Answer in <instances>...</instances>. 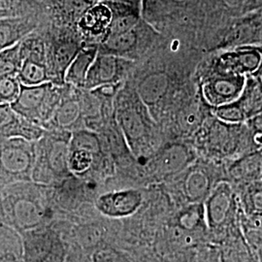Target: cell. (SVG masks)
<instances>
[{
  "label": "cell",
  "instance_id": "cell-1",
  "mask_svg": "<svg viewBox=\"0 0 262 262\" xmlns=\"http://www.w3.org/2000/svg\"><path fill=\"white\" fill-rule=\"evenodd\" d=\"M34 186L29 182L13 183L0 200L1 215L6 225L19 233L43 226L47 219V208Z\"/></svg>",
  "mask_w": 262,
  "mask_h": 262
},
{
  "label": "cell",
  "instance_id": "cell-2",
  "mask_svg": "<svg viewBox=\"0 0 262 262\" xmlns=\"http://www.w3.org/2000/svg\"><path fill=\"white\" fill-rule=\"evenodd\" d=\"M72 133L64 130H47L36 142V161L32 181L36 184H50L67 176L70 140Z\"/></svg>",
  "mask_w": 262,
  "mask_h": 262
},
{
  "label": "cell",
  "instance_id": "cell-3",
  "mask_svg": "<svg viewBox=\"0 0 262 262\" xmlns=\"http://www.w3.org/2000/svg\"><path fill=\"white\" fill-rule=\"evenodd\" d=\"M60 102L61 93L52 82L30 86L21 84L19 96L11 107L20 118L46 126Z\"/></svg>",
  "mask_w": 262,
  "mask_h": 262
},
{
  "label": "cell",
  "instance_id": "cell-4",
  "mask_svg": "<svg viewBox=\"0 0 262 262\" xmlns=\"http://www.w3.org/2000/svg\"><path fill=\"white\" fill-rule=\"evenodd\" d=\"M36 161V143L19 137L0 141V174L12 182H30Z\"/></svg>",
  "mask_w": 262,
  "mask_h": 262
},
{
  "label": "cell",
  "instance_id": "cell-5",
  "mask_svg": "<svg viewBox=\"0 0 262 262\" xmlns=\"http://www.w3.org/2000/svg\"><path fill=\"white\" fill-rule=\"evenodd\" d=\"M21 234L23 262H64L66 250L60 236L43 225Z\"/></svg>",
  "mask_w": 262,
  "mask_h": 262
},
{
  "label": "cell",
  "instance_id": "cell-6",
  "mask_svg": "<svg viewBox=\"0 0 262 262\" xmlns=\"http://www.w3.org/2000/svg\"><path fill=\"white\" fill-rule=\"evenodd\" d=\"M206 225L210 228L222 227L239 211L238 196L228 182L216 185L203 203Z\"/></svg>",
  "mask_w": 262,
  "mask_h": 262
},
{
  "label": "cell",
  "instance_id": "cell-7",
  "mask_svg": "<svg viewBox=\"0 0 262 262\" xmlns=\"http://www.w3.org/2000/svg\"><path fill=\"white\" fill-rule=\"evenodd\" d=\"M129 63V60L122 56L98 52L86 76L84 89L95 90L107 84H118L126 72Z\"/></svg>",
  "mask_w": 262,
  "mask_h": 262
},
{
  "label": "cell",
  "instance_id": "cell-8",
  "mask_svg": "<svg viewBox=\"0 0 262 262\" xmlns=\"http://www.w3.org/2000/svg\"><path fill=\"white\" fill-rule=\"evenodd\" d=\"M246 77L227 72L214 76L203 84V97L215 108L234 102L243 92Z\"/></svg>",
  "mask_w": 262,
  "mask_h": 262
},
{
  "label": "cell",
  "instance_id": "cell-9",
  "mask_svg": "<svg viewBox=\"0 0 262 262\" xmlns=\"http://www.w3.org/2000/svg\"><path fill=\"white\" fill-rule=\"evenodd\" d=\"M143 202V193L138 189H123L107 192L97 198L95 206L104 215L122 219L133 215Z\"/></svg>",
  "mask_w": 262,
  "mask_h": 262
},
{
  "label": "cell",
  "instance_id": "cell-10",
  "mask_svg": "<svg viewBox=\"0 0 262 262\" xmlns=\"http://www.w3.org/2000/svg\"><path fill=\"white\" fill-rule=\"evenodd\" d=\"M193 159L191 150L186 145L173 143L159 151L155 160L156 171L164 176L183 172Z\"/></svg>",
  "mask_w": 262,
  "mask_h": 262
},
{
  "label": "cell",
  "instance_id": "cell-11",
  "mask_svg": "<svg viewBox=\"0 0 262 262\" xmlns=\"http://www.w3.org/2000/svg\"><path fill=\"white\" fill-rule=\"evenodd\" d=\"M227 173L237 186L262 181V148L233 159Z\"/></svg>",
  "mask_w": 262,
  "mask_h": 262
},
{
  "label": "cell",
  "instance_id": "cell-12",
  "mask_svg": "<svg viewBox=\"0 0 262 262\" xmlns=\"http://www.w3.org/2000/svg\"><path fill=\"white\" fill-rule=\"evenodd\" d=\"M182 179V190L187 202L204 203L211 193L212 178L206 169L200 165H192L186 169Z\"/></svg>",
  "mask_w": 262,
  "mask_h": 262
},
{
  "label": "cell",
  "instance_id": "cell-13",
  "mask_svg": "<svg viewBox=\"0 0 262 262\" xmlns=\"http://www.w3.org/2000/svg\"><path fill=\"white\" fill-rule=\"evenodd\" d=\"M117 122L126 143L131 148L144 140L149 127L146 120L135 106L122 107L117 112Z\"/></svg>",
  "mask_w": 262,
  "mask_h": 262
},
{
  "label": "cell",
  "instance_id": "cell-14",
  "mask_svg": "<svg viewBox=\"0 0 262 262\" xmlns=\"http://www.w3.org/2000/svg\"><path fill=\"white\" fill-rule=\"evenodd\" d=\"M224 72L237 75L254 74L262 63V53L254 48H245L226 53L222 56Z\"/></svg>",
  "mask_w": 262,
  "mask_h": 262
},
{
  "label": "cell",
  "instance_id": "cell-15",
  "mask_svg": "<svg viewBox=\"0 0 262 262\" xmlns=\"http://www.w3.org/2000/svg\"><path fill=\"white\" fill-rule=\"evenodd\" d=\"M183 6L184 0H142L140 14L149 25L159 28L178 15Z\"/></svg>",
  "mask_w": 262,
  "mask_h": 262
},
{
  "label": "cell",
  "instance_id": "cell-16",
  "mask_svg": "<svg viewBox=\"0 0 262 262\" xmlns=\"http://www.w3.org/2000/svg\"><path fill=\"white\" fill-rule=\"evenodd\" d=\"M112 12V20L107 36H114L137 28L140 19L139 12L126 2L115 0L106 2Z\"/></svg>",
  "mask_w": 262,
  "mask_h": 262
},
{
  "label": "cell",
  "instance_id": "cell-17",
  "mask_svg": "<svg viewBox=\"0 0 262 262\" xmlns=\"http://www.w3.org/2000/svg\"><path fill=\"white\" fill-rule=\"evenodd\" d=\"M169 77L163 72H156L146 76L138 85L137 94L145 106L152 107L159 103L167 94Z\"/></svg>",
  "mask_w": 262,
  "mask_h": 262
},
{
  "label": "cell",
  "instance_id": "cell-18",
  "mask_svg": "<svg viewBox=\"0 0 262 262\" xmlns=\"http://www.w3.org/2000/svg\"><path fill=\"white\" fill-rule=\"evenodd\" d=\"M244 239L257 261L262 262V214L246 215L238 211Z\"/></svg>",
  "mask_w": 262,
  "mask_h": 262
},
{
  "label": "cell",
  "instance_id": "cell-19",
  "mask_svg": "<svg viewBox=\"0 0 262 262\" xmlns=\"http://www.w3.org/2000/svg\"><path fill=\"white\" fill-rule=\"evenodd\" d=\"M98 52L96 47L82 48L66 71V83L84 88L86 76Z\"/></svg>",
  "mask_w": 262,
  "mask_h": 262
},
{
  "label": "cell",
  "instance_id": "cell-20",
  "mask_svg": "<svg viewBox=\"0 0 262 262\" xmlns=\"http://www.w3.org/2000/svg\"><path fill=\"white\" fill-rule=\"evenodd\" d=\"M247 122L262 112V86L253 75L246 77L243 92L236 100Z\"/></svg>",
  "mask_w": 262,
  "mask_h": 262
},
{
  "label": "cell",
  "instance_id": "cell-21",
  "mask_svg": "<svg viewBox=\"0 0 262 262\" xmlns=\"http://www.w3.org/2000/svg\"><path fill=\"white\" fill-rule=\"evenodd\" d=\"M30 23L23 18L0 19V53L23 42V38L31 31Z\"/></svg>",
  "mask_w": 262,
  "mask_h": 262
},
{
  "label": "cell",
  "instance_id": "cell-22",
  "mask_svg": "<svg viewBox=\"0 0 262 262\" xmlns=\"http://www.w3.org/2000/svg\"><path fill=\"white\" fill-rule=\"evenodd\" d=\"M112 20V12L106 3L93 5L79 19L80 28L90 34L98 35L109 30Z\"/></svg>",
  "mask_w": 262,
  "mask_h": 262
},
{
  "label": "cell",
  "instance_id": "cell-23",
  "mask_svg": "<svg viewBox=\"0 0 262 262\" xmlns=\"http://www.w3.org/2000/svg\"><path fill=\"white\" fill-rule=\"evenodd\" d=\"M239 210L246 214H262V181L237 186Z\"/></svg>",
  "mask_w": 262,
  "mask_h": 262
},
{
  "label": "cell",
  "instance_id": "cell-24",
  "mask_svg": "<svg viewBox=\"0 0 262 262\" xmlns=\"http://www.w3.org/2000/svg\"><path fill=\"white\" fill-rule=\"evenodd\" d=\"M18 78L23 85H39L50 83L45 59L25 57L19 68Z\"/></svg>",
  "mask_w": 262,
  "mask_h": 262
},
{
  "label": "cell",
  "instance_id": "cell-25",
  "mask_svg": "<svg viewBox=\"0 0 262 262\" xmlns=\"http://www.w3.org/2000/svg\"><path fill=\"white\" fill-rule=\"evenodd\" d=\"M81 117V106L74 99L62 100L58 105L48 125L54 127V130L68 131ZM46 124V125H47Z\"/></svg>",
  "mask_w": 262,
  "mask_h": 262
},
{
  "label": "cell",
  "instance_id": "cell-26",
  "mask_svg": "<svg viewBox=\"0 0 262 262\" xmlns=\"http://www.w3.org/2000/svg\"><path fill=\"white\" fill-rule=\"evenodd\" d=\"M138 33L136 28L122 34L107 36L100 53L122 56L131 53L138 45Z\"/></svg>",
  "mask_w": 262,
  "mask_h": 262
},
{
  "label": "cell",
  "instance_id": "cell-27",
  "mask_svg": "<svg viewBox=\"0 0 262 262\" xmlns=\"http://www.w3.org/2000/svg\"><path fill=\"white\" fill-rule=\"evenodd\" d=\"M204 224L206 221L203 203H190L177 215V225L183 231H195Z\"/></svg>",
  "mask_w": 262,
  "mask_h": 262
},
{
  "label": "cell",
  "instance_id": "cell-28",
  "mask_svg": "<svg viewBox=\"0 0 262 262\" xmlns=\"http://www.w3.org/2000/svg\"><path fill=\"white\" fill-rule=\"evenodd\" d=\"M70 149H81L93 152L95 156L101 152V142L100 138L93 131L81 130L74 131L71 135Z\"/></svg>",
  "mask_w": 262,
  "mask_h": 262
},
{
  "label": "cell",
  "instance_id": "cell-29",
  "mask_svg": "<svg viewBox=\"0 0 262 262\" xmlns=\"http://www.w3.org/2000/svg\"><path fill=\"white\" fill-rule=\"evenodd\" d=\"M20 43L0 53V79L8 76H18L23 62Z\"/></svg>",
  "mask_w": 262,
  "mask_h": 262
},
{
  "label": "cell",
  "instance_id": "cell-30",
  "mask_svg": "<svg viewBox=\"0 0 262 262\" xmlns=\"http://www.w3.org/2000/svg\"><path fill=\"white\" fill-rule=\"evenodd\" d=\"M21 118L9 104H0V136L6 138L16 137Z\"/></svg>",
  "mask_w": 262,
  "mask_h": 262
},
{
  "label": "cell",
  "instance_id": "cell-31",
  "mask_svg": "<svg viewBox=\"0 0 262 262\" xmlns=\"http://www.w3.org/2000/svg\"><path fill=\"white\" fill-rule=\"evenodd\" d=\"M81 49L82 48L79 47L73 42L62 43L56 49V56H55L56 70L63 80H64L68 67L72 63V61L74 60V58Z\"/></svg>",
  "mask_w": 262,
  "mask_h": 262
},
{
  "label": "cell",
  "instance_id": "cell-32",
  "mask_svg": "<svg viewBox=\"0 0 262 262\" xmlns=\"http://www.w3.org/2000/svg\"><path fill=\"white\" fill-rule=\"evenodd\" d=\"M94 157L96 156L89 150L70 149L68 161L70 173L81 175L88 172L94 164Z\"/></svg>",
  "mask_w": 262,
  "mask_h": 262
},
{
  "label": "cell",
  "instance_id": "cell-33",
  "mask_svg": "<svg viewBox=\"0 0 262 262\" xmlns=\"http://www.w3.org/2000/svg\"><path fill=\"white\" fill-rule=\"evenodd\" d=\"M21 84L18 76H8L0 79V104L15 102L20 92Z\"/></svg>",
  "mask_w": 262,
  "mask_h": 262
},
{
  "label": "cell",
  "instance_id": "cell-34",
  "mask_svg": "<svg viewBox=\"0 0 262 262\" xmlns=\"http://www.w3.org/2000/svg\"><path fill=\"white\" fill-rule=\"evenodd\" d=\"M215 113L217 120L225 123L236 124L247 122V119L237 101L216 107Z\"/></svg>",
  "mask_w": 262,
  "mask_h": 262
},
{
  "label": "cell",
  "instance_id": "cell-35",
  "mask_svg": "<svg viewBox=\"0 0 262 262\" xmlns=\"http://www.w3.org/2000/svg\"><path fill=\"white\" fill-rule=\"evenodd\" d=\"M60 11L70 19H80L82 16L93 6L91 0H58Z\"/></svg>",
  "mask_w": 262,
  "mask_h": 262
},
{
  "label": "cell",
  "instance_id": "cell-36",
  "mask_svg": "<svg viewBox=\"0 0 262 262\" xmlns=\"http://www.w3.org/2000/svg\"><path fill=\"white\" fill-rule=\"evenodd\" d=\"M94 262H129L122 253L114 249H100L94 253Z\"/></svg>",
  "mask_w": 262,
  "mask_h": 262
},
{
  "label": "cell",
  "instance_id": "cell-37",
  "mask_svg": "<svg viewBox=\"0 0 262 262\" xmlns=\"http://www.w3.org/2000/svg\"><path fill=\"white\" fill-rule=\"evenodd\" d=\"M248 125L253 134V140L257 149L262 148V112L249 120Z\"/></svg>",
  "mask_w": 262,
  "mask_h": 262
},
{
  "label": "cell",
  "instance_id": "cell-38",
  "mask_svg": "<svg viewBox=\"0 0 262 262\" xmlns=\"http://www.w3.org/2000/svg\"><path fill=\"white\" fill-rule=\"evenodd\" d=\"M21 0H0V19L15 17Z\"/></svg>",
  "mask_w": 262,
  "mask_h": 262
},
{
  "label": "cell",
  "instance_id": "cell-39",
  "mask_svg": "<svg viewBox=\"0 0 262 262\" xmlns=\"http://www.w3.org/2000/svg\"><path fill=\"white\" fill-rule=\"evenodd\" d=\"M0 262H23L21 250L0 247Z\"/></svg>",
  "mask_w": 262,
  "mask_h": 262
},
{
  "label": "cell",
  "instance_id": "cell-40",
  "mask_svg": "<svg viewBox=\"0 0 262 262\" xmlns=\"http://www.w3.org/2000/svg\"><path fill=\"white\" fill-rule=\"evenodd\" d=\"M253 75L257 79V81L259 82V84H261L262 86V63L260 67L257 69V71H256L254 74H253Z\"/></svg>",
  "mask_w": 262,
  "mask_h": 262
},
{
  "label": "cell",
  "instance_id": "cell-41",
  "mask_svg": "<svg viewBox=\"0 0 262 262\" xmlns=\"http://www.w3.org/2000/svg\"><path fill=\"white\" fill-rule=\"evenodd\" d=\"M256 6H259V8H262V0H256Z\"/></svg>",
  "mask_w": 262,
  "mask_h": 262
},
{
  "label": "cell",
  "instance_id": "cell-42",
  "mask_svg": "<svg viewBox=\"0 0 262 262\" xmlns=\"http://www.w3.org/2000/svg\"><path fill=\"white\" fill-rule=\"evenodd\" d=\"M91 1H94V0H91ZM101 1H105V2H108V1H115V0H101Z\"/></svg>",
  "mask_w": 262,
  "mask_h": 262
}]
</instances>
